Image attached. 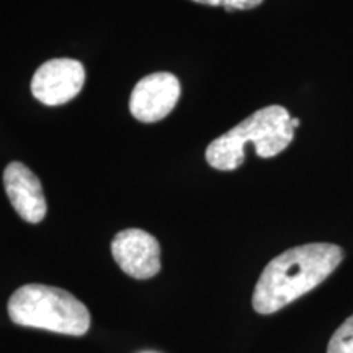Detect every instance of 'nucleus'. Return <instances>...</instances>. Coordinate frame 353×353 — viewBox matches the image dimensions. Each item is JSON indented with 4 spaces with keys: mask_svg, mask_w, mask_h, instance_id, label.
I'll return each instance as SVG.
<instances>
[{
    "mask_svg": "<svg viewBox=\"0 0 353 353\" xmlns=\"http://www.w3.org/2000/svg\"><path fill=\"white\" fill-rule=\"evenodd\" d=\"M343 250L316 242L293 247L270 260L255 285L252 306L259 314H273L319 286L339 267Z\"/></svg>",
    "mask_w": 353,
    "mask_h": 353,
    "instance_id": "1",
    "label": "nucleus"
},
{
    "mask_svg": "<svg viewBox=\"0 0 353 353\" xmlns=\"http://www.w3.org/2000/svg\"><path fill=\"white\" fill-rule=\"evenodd\" d=\"M290 121V112L280 105L257 110L206 148V162L216 170L239 169L244 164V148L249 143L255 145L259 157H275L293 141L294 128Z\"/></svg>",
    "mask_w": 353,
    "mask_h": 353,
    "instance_id": "2",
    "label": "nucleus"
},
{
    "mask_svg": "<svg viewBox=\"0 0 353 353\" xmlns=\"http://www.w3.org/2000/svg\"><path fill=\"white\" fill-rule=\"evenodd\" d=\"M8 316L21 327L51 330L81 337L90 329L87 306L56 286L30 283L12 294L7 304Z\"/></svg>",
    "mask_w": 353,
    "mask_h": 353,
    "instance_id": "3",
    "label": "nucleus"
},
{
    "mask_svg": "<svg viewBox=\"0 0 353 353\" xmlns=\"http://www.w3.org/2000/svg\"><path fill=\"white\" fill-rule=\"evenodd\" d=\"M85 68L81 61L56 57L39 65L32 79V94L48 107H59L81 94Z\"/></svg>",
    "mask_w": 353,
    "mask_h": 353,
    "instance_id": "4",
    "label": "nucleus"
},
{
    "mask_svg": "<svg viewBox=\"0 0 353 353\" xmlns=\"http://www.w3.org/2000/svg\"><path fill=\"white\" fill-rule=\"evenodd\" d=\"M180 94V81L172 72L149 74L132 88L130 112L141 123H157L175 108Z\"/></svg>",
    "mask_w": 353,
    "mask_h": 353,
    "instance_id": "5",
    "label": "nucleus"
},
{
    "mask_svg": "<svg viewBox=\"0 0 353 353\" xmlns=\"http://www.w3.org/2000/svg\"><path fill=\"white\" fill-rule=\"evenodd\" d=\"M112 254L121 270L136 280H148L161 272V245L143 229L118 232L112 241Z\"/></svg>",
    "mask_w": 353,
    "mask_h": 353,
    "instance_id": "6",
    "label": "nucleus"
},
{
    "mask_svg": "<svg viewBox=\"0 0 353 353\" xmlns=\"http://www.w3.org/2000/svg\"><path fill=\"white\" fill-rule=\"evenodd\" d=\"M3 185L12 206L26 223L38 224L48 213L39 179L21 162H10L3 170Z\"/></svg>",
    "mask_w": 353,
    "mask_h": 353,
    "instance_id": "7",
    "label": "nucleus"
},
{
    "mask_svg": "<svg viewBox=\"0 0 353 353\" xmlns=\"http://www.w3.org/2000/svg\"><path fill=\"white\" fill-rule=\"evenodd\" d=\"M327 353H353V316L335 330L329 342Z\"/></svg>",
    "mask_w": 353,
    "mask_h": 353,
    "instance_id": "8",
    "label": "nucleus"
},
{
    "mask_svg": "<svg viewBox=\"0 0 353 353\" xmlns=\"http://www.w3.org/2000/svg\"><path fill=\"white\" fill-rule=\"evenodd\" d=\"M196 3L210 7H224L228 12L231 10H252L259 7L263 0H193Z\"/></svg>",
    "mask_w": 353,
    "mask_h": 353,
    "instance_id": "9",
    "label": "nucleus"
},
{
    "mask_svg": "<svg viewBox=\"0 0 353 353\" xmlns=\"http://www.w3.org/2000/svg\"><path fill=\"white\" fill-rule=\"evenodd\" d=\"M290 123H291V126H293L294 130H296V128L301 125V120H299V118H291Z\"/></svg>",
    "mask_w": 353,
    "mask_h": 353,
    "instance_id": "10",
    "label": "nucleus"
}]
</instances>
